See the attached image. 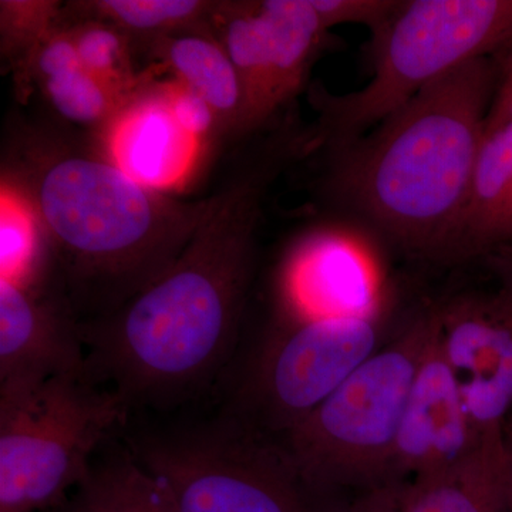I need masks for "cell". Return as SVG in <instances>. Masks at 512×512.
<instances>
[{
	"label": "cell",
	"mask_w": 512,
	"mask_h": 512,
	"mask_svg": "<svg viewBox=\"0 0 512 512\" xmlns=\"http://www.w3.org/2000/svg\"><path fill=\"white\" fill-rule=\"evenodd\" d=\"M56 120L12 111L2 187L35 218L80 322L103 318L164 275L207 210L140 183Z\"/></svg>",
	"instance_id": "6da1fadb"
},
{
	"label": "cell",
	"mask_w": 512,
	"mask_h": 512,
	"mask_svg": "<svg viewBox=\"0 0 512 512\" xmlns=\"http://www.w3.org/2000/svg\"><path fill=\"white\" fill-rule=\"evenodd\" d=\"M258 227L239 205H211L164 275L110 315L80 323L94 382L130 410L167 409L208 389L237 346Z\"/></svg>",
	"instance_id": "7a4b0ae2"
},
{
	"label": "cell",
	"mask_w": 512,
	"mask_h": 512,
	"mask_svg": "<svg viewBox=\"0 0 512 512\" xmlns=\"http://www.w3.org/2000/svg\"><path fill=\"white\" fill-rule=\"evenodd\" d=\"M497 79L493 57H484L430 84L328 153L329 191L404 248L447 258Z\"/></svg>",
	"instance_id": "3957f363"
},
{
	"label": "cell",
	"mask_w": 512,
	"mask_h": 512,
	"mask_svg": "<svg viewBox=\"0 0 512 512\" xmlns=\"http://www.w3.org/2000/svg\"><path fill=\"white\" fill-rule=\"evenodd\" d=\"M370 40L373 76L363 89L309 87L318 121L308 156L348 146L441 77L510 45L512 0H400Z\"/></svg>",
	"instance_id": "277c9868"
},
{
	"label": "cell",
	"mask_w": 512,
	"mask_h": 512,
	"mask_svg": "<svg viewBox=\"0 0 512 512\" xmlns=\"http://www.w3.org/2000/svg\"><path fill=\"white\" fill-rule=\"evenodd\" d=\"M436 309L387 340L301 424L278 439L323 500L386 484L404 407L434 329Z\"/></svg>",
	"instance_id": "5b68a950"
},
{
	"label": "cell",
	"mask_w": 512,
	"mask_h": 512,
	"mask_svg": "<svg viewBox=\"0 0 512 512\" xmlns=\"http://www.w3.org/2000/svg\"><path fill=\"white\" fill-rule=\"evenodd\" d=\"M128 412L92 377L0 387V512H45L62 503Z\"/></svg>",
	"instance_id": "8992f818"
},
{
	"label": "cell",
	"mask_w": 512,
	"mask_h": 512,
	"mask_svg": "<svg viewBox=\"0 0 512 512\" xmlns=\"http://www.w3.org/2000/svg\"><path fill=\"white\" fill-rule=\"evenodd\" d=\"M137 460L177 512H338L313 493L281 441L222 413L201 426L141 437Z\"/></svg>",
	"instance_id": "52a82bcc"
},
{
	"label": "cell",
	"mask_w": 512,
	"mask_h": 512,
	"mask_svg": "<svg viewBox=\"0 0 512 512\" xmlns=\"http://www.w3.org/2000/svg\"><path fill=\"white\" fill-rule=\"evenodd\" d=\"M386 330L382 311L289 319L265 340L222 413L281 439L382 348Z\"/></svg>",
	"instance_id": "ba28073f"
},
{
	"label": "cell",
	"mask_w": 512,
	"mask_h": 512,
	"mask_svg": "<svg viewBox=\"0 0 512 512\" xmlns=\"http://www.w3.org/2000/svg\"><path fill=\"white\" fill-rule=\"evenodd\" d=\"M437 338L478 439L503 436L512 416V301L458 296L436 309Z\"/></svg>",
	"instance_id": "9c48e42d"
},
{
	"label": "cell",
	"mask_w": 512,
	"mask_h": 512,
	"mask_svg": "<svg viewBox=\"0 0 512 512\" xmlns=\"http://www.w3.org/2000/svg\"><path fill=\"white\" fill-rule=\"evenodd\" d=\"M80 323L55 276L0 278V387L90 377Z\"/></svg>",
	"instance_id": "30bf717a"
},
{
	"label": "cell",
	"mask_w": 512,
	"mask_h": 512,
	"mask_svg": "<svg viewBox=\"0 0 512 512\" xmlns=\"http://www.w3.org/2000/svg\"><path fill=\"white\" fill-rule=\"evenodd\" d=\"M481 441L441 353L436 320L404 407L386 484L431 476L458 466Z\"/></svg>",
	"instance_id": "8fae6325"
},
{
	"label": "cell",
	"mask_w": 512,
	"mask_h": 512,
	"mask_svg": "<svg viewBox=\"0 0 512 512\" xmlns=\"http://www.w3.org/2000/svg\"><path fill=\"white\" fill-rule=\"evenodd\" d=\"M339 512H511L505 433L441 473L382 485Z\"/></svg>",
	"instance_id": "7c38bea8"
},
{
	"label": "cell",
	"mask_w": 512,
	"mask_h": 512,
	"mask_svg": "<svg viewBox=\"0 0 512 512\" xmlns=\"http://www.w3.org/2000/svg\"><path fill=\"white\" fill-rule=\"evenodd\" d=\"M96 140L131 177L164 192L187 175L197 138L180 126L153 77Z\"/></svg>",
	"instance_id": "4fadbf2b"
},
{
	"label": "cell",
	"mask_w": 512,
	"mask_h": 512,
	"mask_svg": "<svg viewBox=\"0 0 512 512\" xmlns=\"http://www.w3.org/2000/svg\"><path fill=\"white\" fill-rule=\"evenodd\" d=\"M33 87L53 120L94 137L101 136L128 104L84 69L63 20L37 49L18 99L25 100Z\"/></svg>",
	"instance_id": "5bb4252c"
},
{
	"label": "cell",
	"mask_w": 512,
	"mask_h": 512,
	"mask_svg": "<svg viewBox=\"0 0 512 512\" xmlns=\"http://www.w3.org/2000/svg\"><path fill=\"white\" fill-rule=\"evenodd\" d=\"M147 55L207 104L221 141L239 144L254 136L237 70L214 33L168 37Z\"/></svg>",
	"instance_id": "9a60e30c"
},
{
	"label": "cell",
	"mask_w": 512,
	"mask_h": 512,
	"mask_svg": "<svg viewBox=\"0 0 512 512\" xmlns=\"http://www.w3.org/2000/svg\"><path fill=\"white\" fill-rule=\"evenodd\" d=\"M286 276L292 319L380 311L369 271L348 247L309 245L289 264Z\"/></svg>",
	"instance_id": "2e32d148"
},
{
	"label": "cell",
	"mask_w": 512,
	"mask_h": 512,
	"mask_svg": "<svg viewBox=\"0 0 512 512\" xmlns=\"http://www.w3.org/2000/svg\"><path fill=\"white\" fill-rule=\"evenodd\" d=\"M512 241V123L487 128L447 258Z\"/></svg>",
	"instance_id": "e0dca14e"
},
{
	"label": "cell",
	"mask_w": 512,
	"mask_h": 512,
	"mask_svg": "<svg viewBox=\"0 0 512 512\" xmlns=\"http://www.w3.org/2000/svg\"><path fill=\"white\" fill-rule=\"evenodd\" d=\"M212 32L237 70L247 101L252 134L281 120L276 103L274 72L264 20L258 0H222L215 3Z\"/></svg>",
	"instance_id": "ac0fdd59"
},
{
	"label": "cell",
	"mask_w": 512,
	"mask_h": 512,
	"mask_svg": "<svg viewBox=\"0 0 512 512\" xmlns=\"http://www.w3.org/2000/svg\"><path fill=\"white\" fill-rule=\"evenodd\" d=\"M258 9L271 50L276 101L284 113L308 86L329 30L311 0H258Z\"/></svg>",
	"instance_id": "d6986e66"
},
{
	"label": "cell",
	"mask_w": 512,
	"mask_h": 512,
	"mask_svg": "<svg viewBox=\"0 0 512 512\" xmlns=\"http://www.w3.org/2000/svg\"><path fill=\"white\" fill-rule=\"evenodd\" d=\"M45 512H177L170 495L128 448L97 454L89 474Z\"/></svg>",
	"instance_id": "ffe728a7"
},
{
	"label": "cell",
	"mask_w": 512,
	"mask_h": 512,
	"mask_svg": "<svg viewBox=\"0 0 512 512\" xmlns=\"http://www.w3.org/2000/svg\"><path fill=\"white\" fill-rule=\"evenodd\" d=\"M214 0H86L64 3L76 16L103 20L126 33L136 52L168 37L212 32Z\"/></svg>",
	"instance_id": "44dd1931"
},
{
	"label": "cell",
	"mask_w": 512,
	"mask_h": 512,
	"mask_svg": "<svg viewBox=\"0 0 512 512\" xmlns=\"http://www.w3.org/2000/svg\"><path fill=\"white\" fill-rule=\"evenodd\" d=\"M62 20L84 69L120 99L130 103L153 79V73L138 72L136 49L116 26L73 15L66 6Z\"/></svg>",
	"instance_id": "7402d4cb"
},
{
	"label": "cell",
	"mask_w": 512,
	"mask_h": 512,
	"mask_svg": "<svg viewBox=\"0 0 512 512\" xmlns=\"http://www.w3.org/2000/svg\"><path fill=\"white\" fill-rule=\"evenodd\" d=\"M63 6L56 0L0 2V56L3 72L12 73L16 92L25 84L37 49L62 20Z\"/></svg>",
	"instance_id": "603a6c76"
},
{
	"label": "cell",
	"mask_w": 512,
	"mask_h": 512,
	"mask_svg": "<svg viewBox=\"0 0 512 512\" xmlns=\"http://www.w3.org/2000/svg\"><path fill=\"white\" fill-rule=\"evenodd\" d=\"M325 28L345 23L376 30L399 8L400 0H311Z\"/></svg>",
	"instance_id": "cb8c5ba5"
},
{
	"label": "cell",
	"mask_w": 512,
	"mask_h": 512,
	"mask_svg": "<svg viewBox=\"0 0 512 512\" xmlns=\"http://www.w3.org/2000/svg\"><path fill=\"white\" fill-rule=\"evenodd\" d=\"M508 123H512V53L498 73L497 86L485 121V130Z\"/></svg>",
	"instance_id": "d4e9b609"
},
{
	"label": "cell",
	"mask_w": 512,
	"mask_h": 512,
	"mask_svg": "<svg viewBox=\"0 0 512 512\" xmlns=\"http://www.w3.org/2000/svg\"><path fill=\"white\" fill-rule=\"evenodd\" d=\"M505 451H507L508 478H510L512 512V416L505 427Z\"/></svg>",
	"instance_id": "484cf974"
},
{
	"label": "cell",
	"mask_w": 512,
	"mask_h": 512,
	"mask_svg": "<svg viewBox=\"0 0 512 512\" xmlns=\"http://www.w3.org/2000/svg\"><path fill=\"white\" fill-rule=\"evenodd\" d=\"M504 293H505V295H507V296H508V298H510V299H511V301H512V279H511V282H510V286H508L507 291H505Z\"/></svg>",
	"instance_id": "4316f807"
}]
</instances>
